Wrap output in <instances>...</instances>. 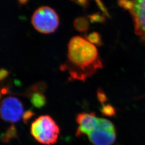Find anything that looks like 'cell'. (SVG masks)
Wrapping results in <instances>:
<instances>
[{"instance_id": "10", "label": "cell", "mask_w": 145, "mask_h": 145, "mask_svg": "<svg viewBox=\"0 0 145 145\" xmlns=\"http://www.w3.org/2000/svg\"><path fill=\"white\" fill-rule=\"evenodd\" d=\"M46 88V85L44 82H38L32 86L30 89L27 91L26 96H31L33 93H42L45 91Z\"/></svg>"}, {"instance_id": "14", "label": "cell", "mask_w": 145, "mask_h": 145, "mask_svg": "<svg viewBox=\"0 0 145 145\" xmlns=\"http://www.w3.org/2000/svg\"><path fill=\"white\" fill-rule=\"evenodd\" d=\"M101 111L103 114L107 116H112L115 113L114 109L110 105H104L101 109Z\"/></svg>"}, {"instance_id": "7", "label": "cell", "mask_w": 145, "mask_h": 145, "mask_svg": "<svg viewBox=\"0 0 145 145\" xmlns=\"http://www.w3.org/2000/svg\"><path fill=\"white\" fill-rule=\"evenodd\" d=\"M99 118L96 117L93 112L81 113L77 115L76 120L78 124L76 136L89 135L95 130L99 124Z\"/></svg>"}, {"instance_id": "6", "label": "cell", "mask_w": 145, "mask_h": 145, "mask_svg": "<svg viewBox=\"0 0 145 145\" xmlns=\"http://www.w3.org/2000/svg\"><path fill=\"white\" fill-rule=\"evenodd\" d=\"M1 118L6 122L14 123L18 121L24 114V109L18 99L9 96L3 99L0 105Z\"/></svg>"}, {"instance_id": "15", "label": "cell", "mask_w": 145, "mask_h": 145, "mask_svg": "<svg viewBox=\"0 0 145 145\" xmlns=\"http://www.w3.org/2000/svg\"><path fill=\"white\" fill-rule=\"evenodd\" d=\"M97 98L99 99V101L102 104L104 103L105 102L107 101V98L105 94L104 93L103 91L99 88L97 90Z\"/></svg>"}, {"instance_id": "19", "label": "cell", "mask_w": 145, "mask_h": 145, "mask_svg": "<svg viewBox=\"0 0 145 145\" xmlns=\"http://www.w3.org/2000/svg\"><path fill=\"white\" fill-rule=\"evenodd\" d=\"M9 74V72L7 71V70L4 69H1V72H0V80L2 81L3 79L5 78Z\"/></svg>"}, {"instance_id": "16", "label": "cell", "mask_w": 145, "mask_h": 145, "mask_svg": "<svg viewBox=\"0 0 145 145\" xmlns=\"http://www.w3.org/2000/svg\"><path fill=\"white\" fill-rule=\"evenodd\" d=\"M35 114L31 111V110H27L26 112L24 113L23 115V120L25 123H27V122L29 121V120L31 119L32 117Z\"/></svg>"}, {"instance_id": "13", "label": "cell", "mask_w": 145, "mask_h": 145, "mask_svg": "<svg viewBox=\"0 0 145 145\" xmlns=\"http://www.w3.org/2000/svg\"><path fill=\"white\" fill-rule=\"evenodd\" d=\"M87 18L91 23H104L105 21L104 16L102 15L99 12H96L87 16Z\"/></svg>"}, {"instance_id": "1", "label": "cell", "mask_w": 145, "mask_h": 145, "mask_svg": "<svg viewBox=\"0 0 145 145\" xmlns=\"http://www.w3.org/2000/svg\"><path fill=\"white\" fill-rule=\"evenodd\" d=\"M68 62V65L62 66L61 70L68 69L71 78L83 82L103 67L96 47L80 36L73 37L69 42Z\"/></svg>"}, {"instance_id": "18", "label": "cell", "mask_w": 145, "mask_h": 145, "mask_svg": "<svg viewBox=\"0 0 145 145\" xmlns=\"http://www.w3.org/2000/svg\"><path fill=\"white\" fill-rule=\"evenodd\" d=\"M76 3L78 5L82 6L83 8H86L89 5V1L87 0H80V1H75Z\"/></svg>"}, {"instance_id": "9", "label": "cell", "mask_w": 145, "mask_h": 145, "mask_svg": "<svg viewBox=\"0 0 145 145\" xmlns=\"http://www.w3.org/2000/svg\"><path fill=\"white\" fill-rule=\"evenodd\" d=\"M32 104L36 108H42L46 103V99L44 95L40 93H33L30 96Z\"/></svg>"}, {"instance_id": "17", "label": "cell", "mask_w": 145, "mask_h": 145, "mask_svg": "<svg viewBox=\"0 0 145 145\" xmlns=\"http://www.w3.org/2000/svg\"><path fill=\"white\" fill-rule=\"evenodd\" d=\"M95 2H96L97 6L99 7V8L101 9V10L102 11V12L106 16L109 17V14L108 12V10H107V9L105 7L103 3L99 0H96V1H95Z\"/></svg>"}, {"instance_id": "5", "label": "cell", "mask_w": 145, "mask_h": 145, "mask_svg": "<svg viewBox=\"0 0 145 145\" xmlns=\"http://www.w3.org/2000/svg\"><path fill=\"white\" fill-rule=\"evenodd\" d=\"M88 137L94 145H112L116 138L114 125L108 119L99 118L96 129Z\"/></svg>"}, {"instance_id": "11", "label": "cell", "mask_w": 145, "mask_h": 145, "mask_svg": "<svg viewBox=\"0 0 145 145\" xmlns=\"http://www.w3.org/2000/svg\"><path fill=\"white\" fill-rule=\"evenodd\" d=\"M86 39L87 40L93 45L95 44L98 46L102 45L101 36L99 33L96 32H93L90 33L89 35L86 36Z\"/></svg>"}, {"instance_id": "3", "label": "cell", "mask_w": 145, "mask_h": 145, "mask_svg": "<svg viewBox=\"0 0 145 145\" xmlns=\"http://www.w3.org/2000/svg\"><path fill=\"white\" fill-rule=\"evenodd\" d=\"M31 21L37 31L42 33L54 32L59 23L57 14L48 6H42L36 9L32 16Z\"/></svg>"}, {"instance_id": "8", "label": "cell", "mask_w": 145, "mask_h": 145, "mask_svg": "<svg viewBox=\"0 0 145 145\" xmlns=\"http://www.w3.org/2000/svg\"><path fill=\"white\" fill-rule=\"evenodd\" d=\"M73 25L76 31L80 32H84L88 30L89 23L88 20L83 17L76 18L73 22Z\"/></svg>"}, {"instance_id": "12", "label": "cell", "mask_w": 145, "mask_h": 145, "mask_svg": "<svg viewBox=\"0 0 145 145\" xmlns=\"http://www.w3.org/2000/svg\"><path fill=\"white\" fill-rule=\"evenodd\" d=\"M16 130L14 126H11L2 136V140L4 142H8L16 136Z\"/></svg>"}, {"instance_id": "2", "label": "cell", "mask_w": 145, "mask_h": 145, "mask_svg": "<svg viewBox=\"0 0 145 145\" xmlns=\"http://www.w3.org/2000/svg\"><path fill=\"white\" fill-rule=\"evenodd\" d=\"M31 134L39 143L51 145L57 141L60 129L55 121L48 115L40 116L31 124Z\"/></svg>"}, {"instance_id": "4", "label": "cell", "mask_w": 145, "mask_h": 145, "mask_svg": "<svg viewBox=\"0 0 145 145\" xmlns=\"http://www.w3.org/2000/svg\"><path fill=\"white\" fill-rule=\"evenodd\" d=\"M120 7L130 12L133 19L135 31L140 39L145 42V0L119 1Z\"/></svg>"}, {"instance_id": "20", "label": "cell", "mask_w": 145, "mask_h": 145, "mask_svg": "<svg viewBox=\"0 0 145 145\" xmlns=\"http://www.w3.org/2000/svg\"><path fill=\"white\" fill-rule=\"evenodd\" d=\"M21 4H22V5H24V4H25L26 2H27V1H18Z\"/></svg>"}]
</instances>
